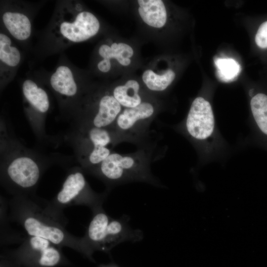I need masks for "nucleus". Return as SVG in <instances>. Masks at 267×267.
Masks as SVG:
<instances>
[{"mask_svg":"<svg viewBox=\"0 0 267 267\" xmlns=\"http://www.w3.org/2000/svg\"><path fill=\"white\" fill-rule=\"evenodd\" d=\"M157 141L137 147L131 153L112 151L98 166L88 174L102 181L110 191L116 186L132 182H144L162 187L163 185L151 171V163L162 157Z\"/></svg>","mask_w":267,"mask_h":267,"instance_id":"obj_4","label":"nucleus"},{"mask_svg":"<svg viewBox=\"0 0 267 267\" xmlns=\"http://www.w3.org/2000/svg\"><path fill=\"white\" fill-rule=\"evenodd\" d=\"M123 108L113 96L109 85L91 84L71 121V126L108 130Z\"/></svg>","mask_w":267,"mask_h":267,"instance_id":"obj_7","label":"nucleus"},{"mask_svg":"<svg viewBox=\"0 0 267 267\" xmlns=\"http://www.w3.org/2000/svg\"><path fill=\"white\" fill-rule=\"evenodd\" d=\"M161 110V105L154 98L136 107L123 109L108 129L112 138V147L122 142H131L139 147L156 141L153 140L150 126Z\"/></svg>","mask_w":267,"mask_h":267,"instance_id":"obj_6","label":"nucleus"},{"mask_svg":"<svg viewBox=\"0 0 267 267\" xmlns=\"http://www.w3.org/2000/svg\"><path fill=\"white\" fill-rule=\"evenodd\" d=\"M216 64L221 73L227 80L236 76L239 70L238 65L232 59H220L217 61Z\"/></svg>","mask_w":267,"mask_h":267,"instance_id":"obj_22","label":"nucleus"},{"mask_svg":"<svg viewBox=\"0 0 267 267\" xmlns=\"http://www.w3.org/2000/svg\"><path fill=\"white\" fill-rule=\"evenodd\" d=\"M84 172L79 166L68 169L60 190L50 201L60 211L76 205L87 206L91 211L102 206L109 191L98 193L92 190L87 181Z\"/></svg>","mask_w":267,"mask_h":267,"instance_id":"obj_10","label":"nucleus"},{"mask_svg":"<svg viewBox=\"0 0 267 267\" xmlns=\"http://www.w3.org/2000/svg\"><path fill=\"white\" fill-rule=\"evenodd\" d=\"M175 77L176 73L172 69L158 72L147 69L143 72L142 81L148 91L156 94L166 90Z\"/></svg>","mask_w":267,"mask_h":267,"instance_id":"obj_21","label":"nucleus"},{"mask_svg":"<svg viewBox=\"0 0 267 267\" xmlns=\"http://www.w3.org/2000/svg\"><path fill=\"white\" fill-rule=\"evenodd\" d=\"M255 43L256 46L262 50H267V20L262 22L256 32Z\"/></svg>","mask_w":267,"mask_h":267,"instance_id":"obj_23","label":"nucleus"},{"mask_svg":"<svg viewBox=\"0 0 267 267\" xmlns=\"http://www.w3.org/2000/svg\"><path fill=\"white\" fill-rule=\"evenodd\" d=\"M134 54V49L130 44L108 38L97 45L92 67L98 74L108 75L117 65L123 67L130 65Z\"/></svg>","mask_w":267,"mask_h":267,"instance_id":"obj_14","label":"nucleus"},{"mask_svg":"<svg viewBox=\"0 0 267 267\" xmlns=\"http://www.w3.org/2000/svg\"><path fill=\"white\" fill-rule=\"evenodd\" d=\"M21 86L24 111L33 133L40 142H48L50 138L45 132L50 106L48 94L40 83L31 78L24 79Z\"/></svg>","mask_w":267,"mask_h":267,"instance_id":"obj_11","label":"nucleus"},{"mask_svg":"<svg viewBox=\"0 0 267 267\" xmlns=\"http://www.w3.org/2000/svg\"><path fill=\"white\" fill-rule=\"evenodd\" d=\"M129 217L123 215L118 219L111 218L107 228L106 237L101 251L109 253L115 246L124 241L137 242L142 240L143 233L133 229L128 224Z\"/></svg>","mask_w":267,"mask_h":267,"instance_id":"obj_16","label":"nucleus"},{"mask_svg":"<svg viewBox=\"0 0 267 267\" xmlns=\"http://www.w3.org/2000/svg\"><path fill=\"white\" fill-rule=\"evenodd\" d=\"M97 267H119L118 265L114 262H111L107 264H99Z\"/></svg>","mask_w":267,"mask_h":267,"instance_id":"obj_24","label":"nucleus"},{"mask_svg":"<svg viewBox=\"0 0 267 267\" xmlns=\"http://www.w3.org/2000/svg\"><path fill=\"white\" fill-rule=\"evenodd\" d=\"M109 86L113 96L124 108L136 107L143 101L154 98L147 95L135 79Z\"/></svg>","mask_w":267,"mask_h":267,"instance_id":"obj_18","label":"nucleus"},{"mask_svg":"<svg viewBox=\"0 0 267 267\" xmlns=\"http://www.w3.org/2000/svg\"><path fill=\"white\" fill-rule=\"evenodd\" d=\"M249 93L255 131L260 142L267 148V92L252 88Z\"/></svg>","mask_w":267,"mask_h":267,"instance_id":"obj_19","label":"nucleus"},{"mask_svg":"<svg viewBox=\"0 0 267 267\" xmlns=\"http://www.w3.org/2000/svg\"><path fill=\"white\" fill-rule=\"evenodd\" d=\"M0 118V184L13 196L35 195L41 179L55 160L25 146Z\"/></svg>","mask_w":267,"mask_h":267,"instance_id":"obj_2","label":"nucleus"},{"mask_svg":"<svg viewBox=\"0 0 267 267\" xmlns=\"http://www.w3.org/2000/svg\"><path fill=\"white\" fill-rule=\"evenodd\" d=\"M137 12L141 20L149 27L161 29L166 24L168 14L162 0H137Z\"/></svg>","mask_w":267,"mask_h":267,"instance_id":"obj_20","label":"nucleus"},{"mask_svg":"<svg viewBox=\"0 0 267 267\" xmlns=\"http://www.w3.org/2000/svg\"><path fill=\"white\" fill-rule=\"evenodd\" d=\"M37 9L24 2H1L2 30L19 44H27L33 34V22Z\"/></svg>","mask_w":267,"mask_h":267,"instance_id":"obj_12","label":"nucleus"},{"mask_svg":"<svg viewBox=\"0 0 267 267\" xmlns=\"http://www.w3.org/2000/svg\"><path fill=\"white\" fill-rule=\"evenodd\" d=\"M178 130L196 143H204L213 138L215 130L214 115L210 103L199 96L192 101L187 115Z\"/></svg>","mask_w":267,"mask_h":267,"instance_id":"obj_13","label":"nucleus"},{"mask_svg":"<svg viewBox=\"0 0 267 267\" xmlns=\"http://www.w3.org/2000/svg\"><path fill=\"white\" fill-rule=\"evenodd\" d=\"M101 28L98 17L81 1H58L36 51L41 56L60 53L70 45L93 38Z\"/></svg>","mask_w":267,"mask_h":267,"instance_id":"obj_3","label":"nucleus"},{"mask_svg":"<svg viewBox=\"0 0 267 267\" xmlns=\"http://www.w3.org/2000/svg\"><path fill=\"white\" fill-rule=\"evenodd\" d=\"M8 220L20 224L28 235L44 238L61 248L67 247L95 263L83 237L66 228L68 220L50 201L36 196H13L8 202Z\"/></svg>","mask_w":267,"mask_h":267,"instance_id":"obj_1","label":"nucleus"},{"mask_svg":"<svg viewBox=\"0 0 267 267\" xmlns=\"http://www.w3.org/2000/svg\"><path fill=\"white\" fill-rule=\"evenodd\" d=\"M66 136L85 173L98 166L112 152L107 146H112L113 140L106 129L71 126Z\"/></svg>","mask_w":267,"mask_h":267,"instance_id":"obj_8","label":"nucleus"},{"mask_svg":"<svg viewBox=\"0 0 267 267\" xmlns=\"http://www.w3.org/2000/svg\"><path fill=\"white\" fill-rule=\"evenodd\" d=\"M92 216L83 238L90 252L101 251L106 237L107 228L111 219L102 206L92 211Z\"/></svg>","mask_w":267,"mask_h":267,"instance_id":"obj_17","label":"nucleus"},{"mask_svg":"<svg viewBox=\"0 0 267 267\" xmlns=\"http://www.w3.org/2000/svg\"><path fill=\"white\" fill-rule=\"evenodd\" d=\"M22 54L12 39L4 31L0 32V85L1 91L14 78Z\"/></svg>","mask_w":267,"mask_h":267,"instance_id":"obj_15","label":"nucleus"},{"mask_svg":"<svg viewBox=\"0 0 267 267\" xmlns=\"http://www.w3.org/2000/svg\"><path fill=\"white\" fill-rule=\"evenodd\" d=\"M61 247L44 238L28 235L16 249L1 253L14 267H56L71 265Z\"/></svg>","mask_w":267,"mask_h":267,"instance_id":"obj_9","label":"nucleus"},{"mask_svg":"<svg viewBox=\"0 0 267 267\" xmlns=\"http://www.w3.org/2000/svg\"><path fill=\"white\" fill-rule=\"evenodd\" d=\"M61 57L45 84L56 98L61 117L71 122L91 84L81 70L65 57Z\"/></svg>","mask_w":267,"mask_h":267,"instance_id":"obj_5","label":"nucleus"}]
</instances>
